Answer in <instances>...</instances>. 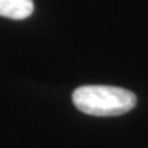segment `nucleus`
Masks as SVG:
<instances>
[{"mask_svg":"<svg viewBox=\"0 0 148 148\" xmlns=\"http://www.w3.org/2000/svg\"><path fill=\"white\" fill-rule=\"evenodd\" d=\"M73 103L88 115L116 116L132 110L137 97L133 92L119 86L84 85L73 92Z\"/></svg>","mask_w":148,"mask_h":148,"instance_id":"obj_1","label":"nucleus"},{"mask_svg":"<svg viewBox=\"0 0 148 148\" xmlns=\"http://www.w3.org/2000/svg\"><path fill=\"white\" fill-rule=\"evenodd\" d=\"M33 8V0H0V15L10 19H26Z\"/></svg>","mask_w":148,"mask_h":148,"instance_id":"obj_2","label":"nucleus"}]
</instances>
